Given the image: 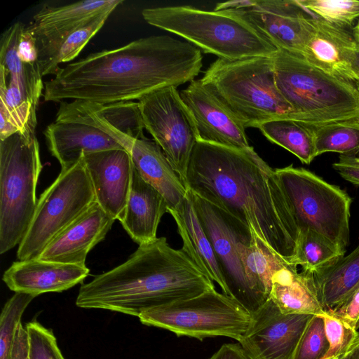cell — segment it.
Masks as SVG:
<instances>
[{
  "label": "cell",
  "mask_w": 359,
  "mask_h": 359,
  "mask_svg": "<svg viewBox=\"0 0 359 359\" xmlns=\"http://www.w3.org/2000/svg\"><path fill=\"white\" fill-rule=\"evenodd\" d=\"M184 184L249 226L294 266L299 231L275 169L252 147L237 149L198 140Z\"/></svg>",
  "instance_id": "cell-1"
},
{
  "label": "cell",
  "mask_w": 359,
  "mask_h": 359,
  "mask_svg": "<svg viewBox=\"0 0 359 359\" xmlns=\"http://www.w3.org/2000/svg\"><path fill=\"white\" fill-rule=\"evenodd\" d=\"M201 50L168 35L150 36L93 53L60 68L44 83L45 101L100 104L139 100L159 89L193 81Z\"/></svg>",
  "instance_id": "cell-2"
},
{
  "label": "cell",
  "mask_w": 359,
  "mask_h": 359,
  "mask_svg": "<svg viewBox=\"0 0 359 359\" xmlns=\"http://www.w3.org/2000/svg\"><path fill=\"white\" fill-rule=\"evenodd\" d=\"M215 288L182 249L171 248L160 237L139 245L125 262L83 284L76 305L138 317Z\"/></svg>",
  "instance_id": "cell-3"
},
{
  "label": "cell",
  "mask_w": 359,
  "mask_h": 359,
  "mask_svg": "<svg viewBox=\"0 0 359 359\" xmlns=\"http://www.w3.org/2000/svg\"><path fill=\"white\" fill-rule=\"evenodd\" d=\"M142 15L149 25L178 35L218 58L273 56L277 50L240 9L167 6L144 8Z\"/></svg>",
  "instance_id": "cell-4"
},
{
  "label": "cell",
  "mask_w": 359,
  "mask_h": 359,
  "mask_svg": "<svg viewBox=\"0 0 359 359\" xmlns=\"http://www.w3.org/2000/svg\"><path fill=\"white\" fill-rule=\"evenodd\" d=\"M276 86L297 114L309 126L359 121V88L331 75L302 56L278 49L273 55Z\"/></svg>",
  "instance_id": "cell-5"
},
{
  "label": "cell",
  "mask_w": 359,
  "mask_h": 359,
  "mask_svg": "<svg viewBox=\"0 0 359 359\" xmlns=\"http://www.w3.org/2000/svg\"><path fill=\"white\" fill-rule=\"evenodd\" d=\"M201 79L245 128L275 119L297 121L296 112L276 86L273 56L217 58Z\"/></svg>",
  "instance_id": "cell-6"
},
{
  "label": "cell",
  "mask_w": 359,
  "mask_h": 359,
  "mask_svg": "<svg viewBox=\"0 0 359 359\" xmlns=\"http://www.w3.org/2000/svg\"><path fill=\"white\" fill-rule=\"evenodd\" d=\"M42 170L36 134L0 140V254L21 243L34 217Z\"/></svg>",
  "instance_id": "cell-7"
},
{
  "label": "cell",
  "mask_w": 359,
  "mask_h": 359,
  "mask_svg": "<svg viewBox=\"0 0 359 359\" xmlns=\"http://www.w3.org/2000/svg\"><path fill=\"white\" fill-rule=\"evenodd\" d=\"M275 172L299 231H314L346 251L352 203L349 195L303 168L290 165Z\"/></svg>",
  "instance_id": "cell-8"
},
{
  "label": "cell",
  "mask_w": 359,
  "mask_h": 359,
  "mask_svg": "<svg viewBox=\"0 0 359 359\" xmlns=\"http://www.w3.org/2000/svg\"><path fill=\"white\" fill-rule=\"evenodd\" d=\"M138 318L145 325L200 340L227 337L239 341L252 322L248 311L215 288L192 298L149 309Z\"/></svg>",
  "instance_id": "cell-9"
},
{
  "label": "cell",
  "mask_w": 359,
  "mask_h": 359,
  "mask_svg": "<svg viewBox=\"0 0 359 359\" xmlns=\"http://www.w3.org/2000/svg\"><path fill=\"white\" fill-rule=\"evenodd\" d=\"M95 202L93 186L82 156L73 165L61 169L41 194L28 230L18 245V259H37L53 238Z\"/></svg>",
  "instance_id": "cell-10"
},
{
  "label": "cell",
  "mask_w": 359,
  "mask_h": 359,
  "mask_svg": "<svg viewBox=\"0 0 359 359\" xmlns=\"http://www.w3.org/2000/svg\"><path fill=\"white\" fill-rule=\"evenodd\" d=\"M215 252L228 295L252 315L264 303L247 276L245 263L255 231L225 210L187 190Z\"/></svg>",
  "instance_id": "cell-11"
},
{
  "label": "cell",
  "mask_w": 359,
  "mask_h": 359,
  "mask_svg": "<svg viewBox=\"0 0 359 359\" xmlns=\"http://www.w3.org/2000/svg\"><path fill=\"white\" fill-rule=\"evenodd\" d=\"M138 102L145 129L184 184L189 161L199 137L194 120L180 92L175 86L165 87Z\"/></svg>",
  "instance_id": "cell-12"
},
{
  "label": "cell",
  "mask_w": 359,
  "mask_h": 359,
  "mask_svg": "<svg viewBox=\"0 0 359 359\" xmlns=\"http://www.w3.org/2000/svg\"><path fill=\"white\" fill-rule=\"evenodd\" d=\"M313 316L284 314L269 299L252 315V322L238 343L250 359H293Z\"/></svg>",
  "instance_id": "cell-13"
},
{
  "label": "cell",
  "mask_w": 359,
  "mask_h": 359,
  "mask_svg": "<svg viewBox=\"0 0 359 359\" xmlns=\"http://www.w3.org/2000/svg\"><path fill=\"white\" fill-rule=\"evenodd\" d=\"M240 10L277 50L302 55L313 30V17L297 1H251L249 7Z\"/></svg>",
  "instance_id": "cell-14"
},
{
  "label": "cell",
  "mask_w": 359,
  "mask_h": 359,
  "mask_svg": "<svg viewBox=\"0 0 359 359\" xmlns=\"http://www.w3.org/2000/svg\"><path fill=\"white\" fill-rule=\"evenodd\" d=\"M190 111L199 140L226 147L248 149L245 128L201 79H194L180 92Z\"/></svg>",
  "instance_id": "cell-15"
},
{
  "label": "cell",
  "mask_w": 359,
  "mask_h": 359,
  "mask_svg": "<svg viewBox=\"0 0 359 359\" xmlns=\"http://www.w3.org/2000/svg\"><path fill=\"white\" fill-rule=\"evenodd\" d=\"M123 0H83L60 6H44L26 27L36 41L39 61L53 52L76 29L107 12H113Z\"/></svg>",
  "instance_id": "cell-16"
},
{
  "label": "cell",
  "mask_w": 359,
  "mask_h": 359,
  "mask_svg": "<svg viewBox=\"0 0 359 359\" xmlns=\"http://www.w3.org/2000/svg\"><path fill=\"white\" fill-rule=\"evenodd\" d=\"M96 202L115 220L124 215L134 169L130 153L114 149L83 154Z\"/></svg>",
  "instance_id": "cell-17"
},
{
  "label": "cell",
  "mask_w": 359,
  "mask_h": 359,
  "mask_svg": "<svg viewBox=\"0 0 359 359\" xmlns=\"http://www.w3.org/2000/svg\"><path fill=\"white\" fill-rule=\"evenodd\" d=\"M115 219L97 202L53 238L37 259L86 266L89 252L104 239Z\"/></svg>",
  "instance_id": "cell-18"
},
{
  "label": "cell",
  "mask_w": 359,
  "mask_h": 359,
  "mask_svg": "<svg viewBox=\"0 0 359 359\" xmlns=\"http://www.w3.org/2000/svg\"><path fill=\"white\" fill-rule=\"evenodd\" d=\"M358 43L347 29L313 17V27L302 56L311 65L358 86L353 62Z\"/></svg>",
  "instance_id": "cell-19"
},
{
  "label": "cell",
  "mask_w": 359,
  "mask_h": 359,
  "mask_svg": "<svg viewBox=\"0 0 359 359\" xmlns=\"http://www.w3.org/2000/svg\"><path fill=\"white\" fill-rule=\"evenodd\" d=\"M89 272L86 266L32 259L13 262L2 279L11 290L37 297L67 290L82 283Z\"/></svg>",
  "instance_id": "cell-20"
},
{
  "label": "cell",
  "mask_w": 359,
  "mask_h": 359,
  "mask_svg": "<svg viewBox=\"0 0 359 359\" xmlns=\"http://www.w3.org/2000/svg\"><path fill=\"white\" fill-rule=\"evenodd\" d=\"M124 148L140 175L163 196L168 210L176 209L186 198L187 189L161 148L146 137H127Z\"/></svg>",
  "instance_id": "cell-21"
},
{
  "label": "cell",
  "mask_w": 359,
  "mask_h": 359,
  "mask_svg": "<svg viewBox=\"0 0 359 359\" xmlns=\"http://www.w3.org/2000/svg\"><path fill=\"white\" fill-rule=\"evenodd\" d=\"M43 134L48 150L61 169L77 163L83 154L124 149L101 130L77 122L55 121L46 127Z\"/></svg>",
  "instance_id": "cell-22"
},
{
  "label": "cell",
  "mask_w": 359,
  "mask_h": 359,
  "mask_svg": "<svg viewBox=\"0 0 359 359\" xmlns=\"http://www.w3.org/2000/svg\"><path fill=\"white\" fill-rule=\"evenodd\" d=\"M168 206L163 196L133 169L130 193L123 218L119 221L139 245L157 238L158 226Z\"/></svg>",
  "instance_id": "cell-23"
},
{
  "label": "cell",
  "mask_w": 359,
  "mask_h": 359,
  "mask_svg": "<svg viewBox=\"0 0 359 359\" xmlns=\"http://www.w3.org/2000/svg\"><path fill=\"white\" fill-rule=\"evenodd\" d=\"M182 240V250L211 280L216 282L226 294V286L212 246L198 220L188 193L182 203L169 210Z\"/></svg>",
  "instance_id": "cell-24"
},
{
  "label": "cell",
  "mask_w": 359,
  "mask_h": 359,
  "mask_svg": "<svg viewBox=\"0 0 359 359\" xmlns=\"http://www.w3.org/2000/svg\"><path fill=\"white\" fill-rule=\"evenodd\" d=\"M284 314L320 315L325 310L316 290L313 274L286 266L272 277L270 297Z\"/></svg>",
  "instance_id": "cell-25"
},
{
  "label": "cell",
  "mask_w": 359,
  "mask_h": 359,
  "mask_svg": "<svg viewBox=\"0 0 359 359\" xmlns=\"http://www.w3.org/2000/svg\"><path fill=\"white\" fill-rule=\"evenodd\" d=\"M25 25L17 22L1 34L0 41V81L20 88L36 105L44 89L39 64L23 62L18 55V46Z\"/></svg>",
  "instance_id": "cell-26"
},
{
  "label": "cell",
  "mask_w": 359,
  "mask_h": 359,
  "mask_svg": "<svg viewBox=\"0 0 359 359\" xmlns=\"http://www.w3.org/2000/svg\"><path fill=\"white\" fill-rule=\"evenodd\" d=\"M318 299L326 311L344 304L359 285V245L348 255L313 274Z\"/></svg>",
  "instance_id": "cell-27"
},
{
  "label": "cell",
  "mask_w": 359,
  "mask_h": 359,
  "mask_svg": "<svg viewBox=\"0 0 359 359\" xmlns=\"http://www.w3.org/2000/svg\"><path fill=\"white\" fill-rule=\"evenodd\" d=\"M257 128L270 142L285 149L303 163L309 164L317 156L313 131L309 126L281 118L265 122Z\"/></svg>",
  "instance_id": "cell-28"
},
{
  "label": "cell",
  "mask_w": 359,
  "mask_h": 359,
  "mask_svg": "<svg viewBox=\"0 0 359 359\" xmlns=\"http://www.w3.org/2000/svg\"><path fill=\"white\" fill-rule=\"evenodd\" d=\"M341 248L311 230L299 231L294 266L312 274L326 269L345 255Z\"/></svg>",
  "instance_id": "cell-29"
},
{
  "label": "cell",
  "mask_w": 359,
  "mask_h": 359,
  "mask_svg": "<svg viewBox=\"0 0 359 359\" xmlns=\"http://www.w3.org/2000/svg\"><path fill=\"white\" fill-rule=\"evenodd\" d=\"M103 122L120 133L133 138L144 137V124L139 102L127 101L100 104L83 101Z\"/></svg>",
  "instance_id": "cell-30"
},
{
  "label": "cell",
  "mask_w": 359,
  "mask_h": 359,
  "mask_svg": "<svg viewBox=\"0 0 359 359\" xmlns=\"http://www.w3.org/2000/svg\"><path fill=\"white\" fill-rule=\"evenodd\" d=\"M112 12H107L95 18L85 26L68 36L50 55L39 61L42 76L55 75L62 63L76 57L90 40L102 29Z\"/></svg>",
  "instance_id": "cell-31"
},
{
  "label": "cell",
  "mask_w": 359,
  "mask_h": 359,
  "mask_svg": "<svg viewBox=\"0 0 359 359\" xmlns=\"http://www.w3.org/2000/svg\"><path fill=\"white\" fill-rule=\"evenodd\" d=\"M314 134L317 156L327 152L356 156L359 153V121L310 126Z\"/></svg>",
  "instance_id": "cell-32"
},
{
  "label": "cell",
  "mask_w": 359,
  "mask_h": 359,
  "mask_svg": "<svg viewBox=\"0 0 359 359\" xmlns=\"http://www.w3.org/2000/svg\"><path fill=\"white\" fill-rule=\"evenodd\" d=\"M308 12L337 27H351L359 18L357 0H297Z\"/></svg>",
  "instance_id": "cell-33"
},
{
  "label": "cell",
  "mask_w": 359,
  "mask_h": 359,
  "mask_svg": "<svg viewBox=\"0 0 359 359\" xmlns=\"http://www.w3.org/2000/svg\"><path fill=\"white\" fill-rule=\"evenodd\" d=\"M36 297L15 292L5 303L0 316V359H11L16 329L24 311Z\"/></svg>",
  "instance_id": "cell-34"
},
{
  "label": "cell",
  "mask_w": 359,
  "mask_h": 359,
  "mask_svg": "<svg viewBox=\"0 0 359 359\" xmlns=\"http://www.w3.org/2000/svg\"><path fill=\"white\" fill-rule=\"evenodd\" d=\"M318 316L324 322L329 348L322 359H332L346 354L359 337L356 328L334 315L324 311Z\"/></svg>",
  "instance_id": "cell-35"
},
{
  "label": "cell",
  "mask_w": 359,
  "mask_h": 359,
  "mask_svg": "<svg viewBox=\"0 0 359 359\" xmlns=\"http://www.w3.org/2000/svg\"><path fill=\"white\" fill-rule=\"evenodd\" d=\"M328 348L323 320L313 316L299 340L293 359H322Z\"/></svg>",
  "instance_id": "cell-36"
},
{
  "label": "cell",
  "mask_w": 359,
  "mask_h": 359,
  "mask_svg": "<svg viewBox=\"0 0 359 359\" xmlns=\"http://www.w3.org/2000/svg\"><path fill=\"white\" fill-rule=\"evenodd\" d=\"M29 359H65L52 330L36 320L26 324Z\"/></svg>",
  "instance_id": "cell-37"
},
{
  "label": "cell",
  "mask_w": 359,
  "mask_h": 359,
  "mask_svg": "<svg viewBox=\"0 0 359 359\" xmlns=\"http://www.w3.org/2000/svg\"><path fill=\"white\" fill-rule=\"evenodd\" d=\"M330 312L357 329L359 322V287L344 304Z\"/></svg>",
  "instance_id": "cell-38"
},
{
  "label": "cell",
  "mask_w": 359,
  "mask_h": 359,
  "mask_svg": "<svg viewBox=\"0 0 359 359\" xmlns=\"http://www.w3.org/2000/svg\"><path fill=\"white\" fill-rule=\"evenodd\" d=\"M334 170L346 181L359 186V159L356 156L340 155L332 164Z\"/></svg>",
  "instance_id": "cell-39"
},
{
  "label": "cell",
  "mask_w": 359,
  "mask_h": 359,
  "mask_svg": "<svg viewBox=\"0 0 359 359\" xmlns=\"http://www.w3.org/2000/svg\"><path fill=\"white\" fill-rule=\"evenodd\" d=\"M209 359H250L239 343L225 344Z\"/></svg>",
  "instance_id": "cell-40"
},
{
  "label": "cell",
  "mask_w": 359,
  "mask_h": 359,
  "mask_svg": "<svg viewBox=\"0 0 359 359\" xmlns=\"http://www.w3.org/2000/svg\"><path fill=\"white\" fill-rule=\"evenodd\" d=\"M29 345L25 341L16 342L12 348L11 359H29Z\"/></svg>",
  "instance_id": "cell-41"
},
{
  "label": "cell",
  "mask_w": 359,
  "mask_h": 359,
  "mask_svg": "<svg viewBox=\"0 0 359 359\" xmlns=\"http://www.w3.org/2000/svg\"><path fill=\"white\" fill-rule=\"evenodd\" d=\"M347 359H359V337L349 350Z\"/></svg>",
  "instance_id": "cell-42"
},
{
  "label": "cell",
  "mask_w": 359,
  "mask_h": 359,
  "mask_svg": "<svg viewBox=\"0 0 359 359\" xmlns=\"http://www.w3.org/2000/svg\"><path fill=\"white\" fill-rule=\"evenodd\" d=\"M353 69L358 79V86H359V44L355 51L353 62Z\"/></svg>",
  "instance_id": "cell-43"
},
{
  "label": "cell",
  "mask_w": 359,
  "mask_h": 359,
  "mask_svg": "<svg viewBox=\"0 0 359 359\" xmlns=\"http://www.w3.org/2000/svg\"><path fill=\"white\" fill-rule=\"evenodd\" d=\"M353 36L356 42L359 44V20L353 29Z\"/></svg>",
  "instance_id": "cell-44"
},
{
  "label": "cell",
  "mask_w": 359,
  "mask_h": 359,
  "mask_svg": "<svg viewBox=\"0 0 359 359\" xmlns=\"http://www.w3.org/2000/svg\"><path fill=\"white\" fill-rule=\"evenodd\" d=\"M348 354V352L346 354H345V355H344L342 356L334 358H332V359H347Z\"/></svg>",
  "instance_id": "cell-45"
},
{
  "label": "cell",
  "mask_w": 359,
  "mask_h": 359,
  "mask_svg": "<svg viewBox=\"0 0 359 359\" xmlns=\"http://www.w3.org/2000/svg\"><path fill=\"white\" fill-rule=\"evenodd\" d=\"M358 287H359V285H358ZM358 288H357V289H358Z\"/></svg>",
  "instance_id": "cell-46"
},
{
  "label": "cell",
  "mask_w": 359,
  "mask_h": 359,
  "mask_svg": "<svg viewBox=\"0 0 359 359\" xmlns=\"http://www.w3.org/2000/svg\"><path fill=\"white\" fill-rule=\"evenodd\" d=\"M358 159H359V156H358Z\"/></svg>",
  "instance_id": "cell-47"
},
{
  "label": "cell",
  "mask_w": 359,
  "mask_h": 359,
  "mask_svg": "<svg viewBox=\"0 0 359 359\" xmlns=\"http://www.w3.org/2000/svg\"><path fill=\"white\" fill-rule=\"evenodd\" d=\"M358 88H359V86H358Z\"/></svg>",
  "instance_id": "cell-48"
}]
</instances>
